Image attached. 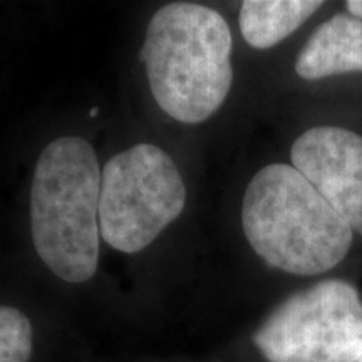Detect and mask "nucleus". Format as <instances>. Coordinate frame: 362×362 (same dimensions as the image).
Here are the masks:
<instances>
[{
  "label": "nucleus",
  "instance_id": "nucleus-1",
  "mask_svg": "<svg viewBox=\"0 0 362 362\" xmlns=\"http://www.w3.org/2000/svg\"><path fill=\"white\" fill-rule=\"evenodd\" d=\"M232 33L220 12L189 2L161 7L146 30L141 57L153 98L185 124L220 110L233 83Z\"/></svg>",
  "mask_w": 362,
  "mask_h": 362
},
{
  "label": "nucleus",
  "instance_id": "nucleus-2",
  "mask_svg": "<svg viewBox=\"0 0 362 362\" xmlns=\"http://www.w3.org/2000/svg\"><path fill=\"white\" fill-rule=\"evenodd\" d=\"M242 225L253 252L293 275H319L346 259L354 232L300 171L269 165L248 183Z\"/></svg>",
  "mask_w": 362,
  "mask_h": 362
},
{
  "label": "nucleus",
  "instance_id": "nucleus-3",
  "mask_svg": "<svg viewBox=\"0 0 362 362\" xmlns=\"http://www.w3.org/2000/svg\"><path fill=\"white\" fill-rule=\"evenodd\" d=\"M101 170L89 141L54 139L35 163L30 187V230L40 260L59 279L83 284L99 262Z\"/></svg>",
  "mask_w": 362,
  "mask_h": 362
},
{
  "label": "nucleus",
  "instance_id": "nucleus-4",
  "mask_svg": "<svg viewBox=\"0 0 362 362\" xmlns=\"http://www.w3.org/2000/svg\"><path fill=\"white\" fill-rule=\"evenodd\" d=\"M185 203L187 188L168 153L156 144H134L101 171V237L123 253L141 252L178 218Z\"/></svg>",
  "mask_w": 362,
  "mask_h": 362
},
{
  "label": "nucleus",
  "instance_id": "nucleus-5",
  "mask_svg": "<svg viewBox=\"0 0 362 362\" xmlns=\"http://www.w3.org/2000/svg\"><path fill=\"white\" fill-rule=\"evenodd\" d=\"M253 344L269 362L362 361V300L339 279L293 293L267 317Z\"/></svg>",
  "mask_w": 362,
  "mask_h": 362
},
{
  "label": "nucleus",
  "instance_id": "nucleus-6",
  "mask_svg": "<svg viewBox=\"0 0 362 362\" xmlns=\"http://www.w3.org/2000/svg\"><path fill=\"white\" fill-rule=\"evenodd\" d=\"M292 166L317 188L329 205L362 235V136L319 126L292 144Z\"/></svg>",
  "mask_w": 362,
  "mask_h": 362
},
{
  "label": "nucleus",
  "instance_id": "nucleus-7",
  "mask_svg": "<svg viewBox=\"0 0 362 362\" xmlns=\"http://www.w3.org/2000/svg\"><path fill=\"white\" fill-rule=\"evenodd\" d=\"M296 72L307 81L362 72V21L339 13L322 22L298 52Z\"/></svg>",
  "mask_w": 362,
  "mask_h": 362
},
{
  "label": "nucleus",
  "instance_id": "nucleus-8",
  "mask_svg": "<svg viewBox=\"0 0 362 362\" xmlns=\"http://www.w3.org/2000/svg\"><path fill=\"white\" fill-rule=\"evenodd\" d=\"M322 6L319 0H245L240 8V30L248 45L270 49Z\"/></svg>",
  "mask_w": 362,
  "mask_h": 362
},
{
  "label": "nucleus",
  "instance_id": "nucleus-9",
  "mask_svg": "<svg viewBox=\"0 0 362 362\" xmlns=\"http://www.w3.org/2000/svg\"><path fill=\"white\" fill-rule=\"evenodd\" d=\"M33 346V324L24 312L0 305V362H29Z\"/></svg>",
  "mask_w": 362,
  "mask_h": 362
},
{
  "label": "nucleus",
  "instance_id": "nucleus-10",
  "mask_svg": "<svg viewBox=\"0 0 362 362\" xmlns=\"http://www.w3.org/2000/svg\"><path fill=\"white\" fill-rule=\"evenodd\" d=\"M346 7L347 12L352 13V17L362 21V0H349V2L346 4Z\"/></svg>",
  "mask_w": 362,
  "mask_h": 362
}]
</instances>
